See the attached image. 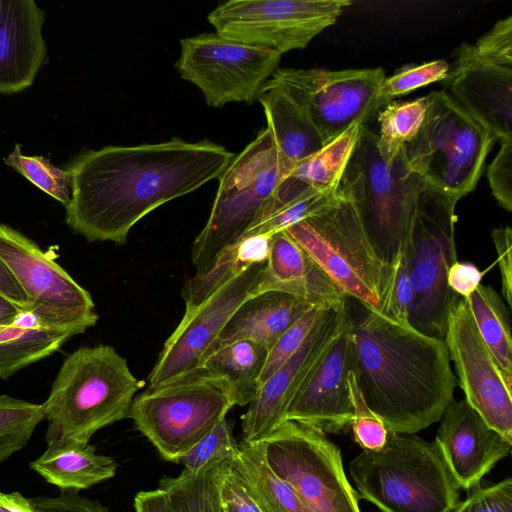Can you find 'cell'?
Instances as JSON below:
<instances>
[{
    "label": "cell",
    "mask_w": 512,
    "mask_h": 512,
    "mask_svg": "<svg viewBox=\"0 0 512 512\" xmlns=\"http://www.w3.org/2000/svg\"><path fill=\"white\" fill-rule=\"evenodd\" d=\"M234 154L202 140L88 150L68 165L66 224L89 242L123 245L131 228L159 206L219 178Z\"/></svg>",
    "instance_id": "cell-1"
},
{
    "label": "cell",
    "mask_w": 512,
    "mask_h": 512,
    "mask_svg": "<svg viewBox=\"0 0 512 512\" xmlns=\"http://www.w3.org/2000/svg\"><path fill=\"white\" fill-rule=\"evenodd\" d=\"M364 308L350 328L357 386L389 432L416 434L454 401L457 378L446 344Z\"/></svg>",
    "instance_id": "cell-2"
},
{
    "label": "cell",
    "mask_w": 512,
    "mask_h": 512,
    "mask_svg": "<svg viewBox=\"0 0 512 512\" xmlns=\"http://www.w3.org/2000/svg\"><path fill=\"white\" fill-rule=\"evenodd\" d=\"M144 386L109 345L84 346L63 361L42 403L47 447L88 443L98 430L129 417Z\"/></svg>",
    "instance_id": "cell-3"
},
{
    "label": "cell",
    "mask_w": 512,
    "mask_h": 512,
    "mask_svg": "<svg viewBox=\"0 0 512 512\" xmlns=\"http://www.w3.org/2000/svg\"><path fill=\"white\" fill-rule=\"evenodd\" d=\"M425 185L409 168L403 148L387 162L379 152L378 135L361 126L337 192L353 204L368 240L386 265L395 263L405 249Z\"/></svg>",
    "instance_id": "cell-4"
},
{
    "label": "cell",
    "mask_w": 512,
    "mask_h": 512,
    "mask_svg": "<svg viewBox=\"0 0 512 512\" xmlns=\"http://www.w3.org/2000/svg\"><path fill=\"white\" fill-rule=\"evenodd\" d=\"M360 497L382 512H452L459 487L434 442L388 433L379 450H363L349 464Z\"/></svg>",
    "instance_id": "cell-5"
},
{
    "label": "cell",
    "mask_w": 512,
    "mask_h": 512,
    "mask_svg": "<svg viewBox=\"0 0 512 512\" xmlns=\"http://www.w3.org/2000/svg\"><path fill=\"white\" fill-rule=\"evenodd\" d=\"M295 163L261 130L219 176L208 220L192 245L195 275L205 273L221 252L239 241Z\"/></svg>",
    "instance_id": "cell-6"
},
{
    "label": "cell",
    "mask_w": 512,
    "mask_h": 512,
    "mask_svg": "<svg viewBox=\"0 0 512 512\" xmlns=\"http://www.w3.org/2000/svg\"><path fill=\"white\" fill-rule=\"evenodd\" d=\"M235 405L238 393L228 378L199 370L145 389L134 397L129 417L163 459L178 463Z\"/></svg>",
    "instance_id": "cell-7"
},
{
    "label": "cell",
    "mask_w": 512,
    "mask_h": 512,
    "mask_svg": "<svg viewBox=\"0 0 512 512\" xmlns=\"http://www.w3.org/2000/svg\"><path fill=\"white\" fill-rule=\"evenodd\" d=\"M431 95L424 123L403 153L425 183L460 200L475 189L496 139L445 90Z\"/></svg>",
    "instance_id": "cell-8"
},
{
    "label": "cell",
    "mask_w": 512,
    "mask_h": 512,
    "mask_svg": "<svg viewBox=\"0 0 512 512\" xmlns=\"http://www.w3.org/2000/svg\"><path fill=\"white\" fill-rule=\"evenodd\" d=\"M285 231L346 297L379 312L391 265L376 254L353 204L339 200Z\"/></svg>",
    "instance_id": "cell-9"
},
{
    "label": "cell",
    "mask_w": 512,
    "mask_h": 512,
    "mask_svg": "<svg viewBox=\"0 0 512 512\" xmlns=\"http://www.w3.org/2000/svg\"><path fill=\"white\" fill-rule=\"evenodd\" d=\"M458 198L428 185L421 191L404 252L414 289L409 324L444 339L450 308L458 295L447 285L457 260L455 214Z\"/></svg>",
    "instance_id": "cell-10"
},
{
    "label": "cell",
    "mask_w": 512,
    "mask_h": 512,
    "mask_svg": "<svg viewBox=\"0 0 512 512\" xmlns=\"http://www.w3.org/2000/svg\"><path fill=\"white\" fill-rule=\"evenodd\" d=\"M262 442L269 466L293 487L305 512H361L340 450L324 432L287 420Z\"/></svg>",
    "instance_id": "cell-11"
},
{
    "label": "cell",
    "mask_w": 512,
    "mask_h": 512,
    "mask_svg": "<svg viewBox=\"0 0 512 512\" xmlns=\"http://www.w3.org/2000/svg\"><path fill=\"white\" fill-rule=\"evenodd\" d=\"M381 67L328 70L278 69L268 83L286 92L308 115L328 144L354 123L366 125L383 108Z\"/></svg>",
    "instance_id": "cell-12"
},
{
    "label": "cell",
    "mask_w": 512,
    "mask_h": 512,
    "mask_svg": "<svg viewBox=\"0 0 512 512\" xmlns=\"http://www.w3.org/2000/svg\"><path fill=\"white\" fill-rule=\"evenodd\" d=\"M349 0H230L208 16L216 34L281 54L304 49L335 24Z\"/></svg>",
    "instance_id": "cell-13"
},
{
    "label": "cell",
    "mask_w": 512,
    "mask_h": 512,
    "mask_svg": "<svg viewBox=\"0 0 512 512\" xmlns=\"http://www.w3.org/2000/svg\"><path fill=\"white\" fill-rule=\"evenodd\" d=\"M175 64L179 75L197 86L206 103L222 107L230 102L253 104L279 69L282 54L203 33L180 39Z\"/></svg>",
    "instance_id": "cell-14"
},
{
    "label": "cell",
    "mask_w": 512,
    "mask_h": 512,
    "mask_svg": "<svg viewBox=\"0 0 512 512\" xmlns=\"http://www.w3.org/2000/svg\"><path fill=\"white\" fill-rule=\"evenodd\" d=\"M0 259L44 328L81 334L96 324L90 293L34 241L4 224H0Z\"/></svg>",
    "instance_id": "cell-15"
},
{
    "label": "cell",
    "mask_w": 512,
    "mask_h": 512,
    "mask_svg": "<svg viewBox=\"0 0 512 512\" xmlns=\"http://www.w3.org/2000/svg\"><path fill=\"white\" fill-rule=\"evenodd\" d=\"M443 340L464 400L489 427L512 442V373L497 364L463 298L457 296L450 308Z\"/></svg>",
    "instance_id": "cell-16"
},
{
    "label": "cell",
    "mask_w": 512,
    "mask_h": 512,
    "mask_svg": "<svg viewBox=\"0 0 512 512\" xmlns=\"http://www.w3.org/2000/svg\"><path fill=\"white\" fill-rule=\"evenodd\" d=\"M265 264H256L240 272L198 307L184 313L148 376V387L160 386L201 370L210 348L232 315L255 295Z\"/></svg>",
    "instance_id": "cell-17"
},
{
    "label": "cell",
    "mask_w": 512,
    "mask_h": 512,
    "mask_svg": "<svg viewBox=\"0 0 512 512\" xmlns=\"http://www.w3.org/2000/svg\"><path fill=\"white\" fill-rule=\"evenodd\" d=\"M351 316L347 303L331 308L299 350L258 387L243 416V442H262L286 421L287 410L299 388Z\"/></svg>",
    "instance_id": "cell-18"
},
{
    "label": "cell",
    "mask_w": 512,
    "mask_h": 512,
    "mask_svg": "<svg viewBox=\"0 0 512 512\" xmlns=\"http://www.w3.org/2000/svg\"><path fill=\"white\" fill-rule=\"evenodd\" d=\"M353 321L351 316L301 385L287 410L286 421L303 423L325 434L346 433L351 429L353 407L347 375L352 370Z\"/></svg>",
    "instance_id": "cell-19"
},
{
    "label": "cell",
    "mask_w": 512,
    "mask_h": 512,
    "mask_svg": "<svg viewBox=\"0 0 512 512\" xmlns=\"http://www.w3.org/2000/svg\"><path fill=\"white\" fill-rule=\"evenodd\" d=\"M435 442L458 487L470 491L510 454L512 442L489 427L465 401H453L441 417Z\"/></svg>",
    "instance_id": "cell-20"
},
{
    "label": "cell",
    "mask_w": 512,
    "mask_h": 512,
    "mask_svg": "<svg viewBox=\"0 0 512 512\" xmlns=\"http://www.w3.org/2000/svg\"><path fill=\"white\" fill-rule=\"evenodd\" d=\"M441 82L496 140L512 138V65L454 57Z\"/></svg>",
    "instance_id": "cell-21"
},
{
    "label": "cell",
    "mask_w": 512,
    "mask_h": 512,
    "mask_svg": "<svg viewBox=\"0 0 512 512\" xmlns=\"http://www.w3.org/2000/svg\"><path fill=\"white\" fill-rule=\"evenodd\" d=\"M45 15L33 0H0V93L27 89L47 60Z\"/></svg>",
    "instance_id": "cell-22"
},
{
    "label": "cell",
    "mask_w": 512,
    "mask_h": 512,
    "mask_svg": "<svg viewBox=\"0 0 512 512\" xmlns=\"http://www.w3.org/2000/svg\"><path fill=\"white\" fill-rule=\"evenodd\" d=\"M266 291L288 293L327 308H340L347 303V297L285 231L271 237L269 256L255 295Z\"/></svg>",
    "instance_id": "cell-23"
},
{
    "label": "cell",
    "mask_w": 512,
    "mask_h": 512,
    "mask_svg": "<svg viewBox=\"0 0 512 512\" xmlns=\"http://www.w3.org/2000/svg\"><path fill=\"white\" fill-rule=\"evenodd\" d=\"M313 306L316 305L284 292L256 294L232 315L208 354L238 340L258 343L269 351L278 338Z\"/></svg>",
    "instance_id": "cell-24"
},
{
    "label": "cell",
    "mask_w": 512,
    "mask_h": 512,
    "mask_svg": "<svg viewBox=\"0 0 512 512\" xmlns=\"http://www.w3.org/2000/svg\"><path fill=\"white\" fill-rule=\"evenodd\" d=\"M362 124L354 123L320 150L295 163L293 169L266 201L252 226L310 188L336 187L360 137Z\"/></svg>",
    "instance_id": "cell-25"
},
{
    "label": "cell",
    "mask_w": 512,
    "mask_h": 512,
    "mask_svg": "<svg viewBox=\"0 0 512 512\" xmlns=\"http://www.w3.org/2000/svg\"><path fill=\"white\" fill-rule=\"evenodd\" d=\"M30 467L62 492H79L114 477L117 463L88 442L47 447Z\"/></svg>",
    "instance_id": "cell-26"
},
{
    "label": "cell",
    "mask_w": 512,
    "mask_h": 512,
    "mask_svg": "<svg viewBox=\"0 0 512 512\" xmlns=\"http://www.w3.org/2000/svg\"><path fill=\"white\" fill-rule=\"evenodd\" d=\"M258 101L277 148L290 161L296 163L325 145L306 112L279 87L267 82Z\"/></svg>",
    "instance_id": "cell-27"
},
{
    "label": "cell",
    "mask_w": 512,
    "mask_h": 512,
    "mask_svg": "<svg viewBox=\"0 0 512 512\" xmlns=\"http://www.w3.org/2000/svg\"><path fill=\"white\" fill-rule=\"evenodd\" d=\"M271 237L253 235L241 238L224 249L205 273L188 279L182 289L185 312L198 307L219 287L240 272L250 266L266 262Z\"/></svg>",
    "instance_id": "cell-28"
},
{
    "label": "cell",
    "mask_w": 512,
    "mask_h": 512,
    "mask_svg": "<svg viewBox=\"0 0 512 512\" xmlns=\"http://www.w3.org/2000/svg\"><path fill=\"white\" fill-rule=\"evenodd\" d=\"M231 462L262 512H305L293 487L269 466L263 442L241 441Z\"/></svg>",
    "instance_id": "cell-29"
},
{
    "label": "cell",
    "mask_w": 512,
    "mask_h": 512,
    "mask_svg": "<svg viewBox=\"0 0 512 512\" xmlns=\"http://www.w3.org/2000/svg\"><path fill=\"white\" fill-rule=\"evenodd\" d=\"M78 333L71 329H28L0 325V378L7 380L19 370L56 352Z\"/></svg>",
    "instance_id": "cell-30"
},
{
    "label": "cell",
    "mask_w": 512,
    "mask_h": 512,
    "mask_svg": "<svg viewBox=\"0 0 512 512\" xmlns=\"http://www.w3.org/2000/svg\"><path fill=\"white\" fill-rule=\"evenodd\" d=\"M267 354L268 349L258 343L238 340L208 354L201 370L228 378L237 390L239 406H244L257 392Z\"/></svg>",
    "instance_id": "cell-31"
},
{
    "label": "cell",
    "mask_w": 512,
    "mask_h": 512,
    "mask_svg": "<svg viewBox=\"0 0 512 512\" xmlns=\"http://www.w3.org/2000/svg\"><path fill=\"white\" fill-rule=\"evenodd\" d=\"M464 300L497 364L503 371L512 373L511 319L503 299L492 287L480 284Z\"/></svg>",
    "instance_id": "cell-32"
},
{
    "label": "cell",
    "mask_w": 512,
    "mask_h": 512,
    "mask_svg": "<svg viewBox=\"0 0 512 512\" xmlns=\"http://www.w3.org/2000/svg\"><path fill=\"white\" fill-rule=\"evenodd\" d=\"M227 461L210 464L195 474L182 471L176 477H164L158 487L166 492L174 512H221L219 485Z\"/></svg>",
    "instance_id": "cell-33"
},
{
    "label": "cell",
    "mask_w": 512,
    "mask_h": 512,
    "mask_svg": "<svg viewBox=\"0 0 512 512\" xmlns=\"http://www.w3.org/2000/svg\"><path fill=\"white\" fill-rule=\"evenodd\" d=\"M432 95L412 101L390 102L377 114L380 126L378 149L383 158L390 162L420 131Z\"/></svg>",
    "instance_id": "cell-34"
},
{
    "label": "cell",
    "mask_w": 512,
    "mask_h": 512,
    "mask_svg": "<svg viewBox=\"0 0 512 512\" xmlns=\"http://www.w3.org/2000/svg\"><path fill=\"white\" fill-rule=\"evenodd\" d=\"M43 420L41 404L0 394V462L22 449Z\"/></svg>",
    "instance_id": "cell-35"
},
{
    "label": "cell",
    "mask_w": 512,
    "mask_h": 512,
    "mask_svg": "<svg viewBox=\"0 0 512 512\" xmlns=\"http://www.w3.org/2000/svg\"><path fill=\"white\" fill-rule=\"evenodd\" d=\"M340 198L337 186L328 189L310 188L287 203L262 222L250 227L242 236H272L326 209Z\"/></svg>",
    "instance_id": "cell-36"
},
{
    "label": "cell",
    "mask_w": 512,
    "mask_h": 512,
    "mask_svg": "<svg viewBox=\"0 0 512 512\" xmlns=\"http://www.w3.org/2000/svg\"><path fill=\"white\" fill-rule=\"evenodd\" d=\"M4 162L65 208L68 206L71 199V177L67 169L54 166L43 156L22 154L19 144L15 145Z\"/></svg>",
    "instance_id": "cell-37"
},
{
    "label": "cell",
    "mask_w": 512,
    "mask_h": 512,
    "mask_svg": "<svg viewBox=\"0 0 512 512\" xmlns=\"http://www.w3.org/2000/svg\"><path fill=\"white\" fill-rule=\"evenodd\" d=\"M331 308L313 306L298 318L268 351L258 387L294 355Z\"/></svg>",
    "instance_id": "cell-38"
},
{
    "label": "cell",
    "mask_w": 512,
    "mask_h": 512,
    "mask_svg": "<svg viewBox=\"0 0 512 512\" xmlns=\"http://www.w3.org/2000/svg\"><path fill=\"white\" fill-rule=\"evenodd\" d=\"M237 453L238 444L233 437L232 425L225 418L184 454L178 463L184 466L183 471L195 474L210 464L233 460Z\"/></svg>",
    "instance_id": "cell-39"
},
{
    "label": "cell",
    "mask_w": 512,
    "mask_h": 512,
    "mask_svg": "<svg viewBox=\"0 0 512 512\" xmlns=\"http://www.w3.org/2000/svg\"><path fill=\"white\" fill-rule=\"evenodd\" d=\"M450 68L444 59L421 64H409L386 77L379 90V101L386 106L394 98L410 93L431 83L442 81Z\"/></svg>",
    "instance_id": "cell-40"
},
{
    "label": "cell",
    "mask_w": 512,
    "mask_h": 512,
    "mask_svg": "<svg viewBox=\"0 0 512 512\" xmlns=\"http://www.w3.org/2000/svg\"><path fill=\"white\" fill-rule=\"evenodd\" d=\"M414 289L405 252L391 265L387 287L382 295L379 314L402 325H410Z\"/></svg>",
    "instance_id": "cell-41"
},
{
    "label": "cell",
    "mask_w": 512,
    "mask_h": 512,
    "mask_svg": "<svg viewBox=\"0 0 512 512\" xmlns=\"http://www.w3.org/2000/svg\"><path fill=\"white\" fill-rule=\"evenodd\" d=\"M453 56L512 65V16L499 20L475 43H462Z\"/></svg>",
    "instance_id": "cell-42"
},
{
    "label": "cell",
    "mask_w": 512,
    "mask_h": 512,
    "mask_svg": "<svg viewBox=\"0 0 512 512\" xmlns=\"http://www.w3.org/2000/svg\"><path fill=\"white\" fill-rule=\"evenodd\" d=\"M347 383L353 407L351 429L354 440L363 450H379L385 445L389 431L383 422L366 406L353 371L348 373Z\"/></svg>",
    "instance_id": "cell-43"
},
{
    "label": "cell",
    "mask_w": 512,
    "mask_h": 512,
    "mask_svg": "<svg viewBox=\"0 0 512 512\" xmlns=\"http://www.w3.org/2000/svg\"><path fill=\"white\" fill-rule=\"evenodd\" d=\"M452 512H512V480L482 487L478 485Z\"/></svg>",
    "instance_id": "cell-44"
},
{
    "label": "cell",
    "mask_w": 512,
    "mask_h": 512,
    "mask_svg": "<svg viewBox=\"0 0 512 512\" xmlns=\"http://www.w3.org/2000/svg\"><path fill=\"white\" fill-rule=\"evenodd\" d=\"M219 500L221 512H262L231 460L225 463L222 471Z\"/></svg>",
    "instance_id": "cell-45"
},
{
    "label": "cell",
    "mask_w": 512,
    "mask_h": 512,
    "mask_svg": "<svg viewBox=\"0 0 512 512\" xmlns=\"http://www.w3.org/2000/svg\"><path fill=\"white\" fill-rule=\"evenodd\" d=\"M487 177L493 196L508 212L512 211V138L500 141V149L488 166Z\"/></svg>",
    "instance_id": "cell-46"
},
{
    "label": "cell",
    "mask_w": 512,
    "mask_h": 512,
    "mask_svg": "<svg viewBox=\"0 0 512 512\" xmlns=\"http://www.w3.org/2000/svg\"><path fill=\"white\" fill-rule=\"evenodd\" d=\"M34 508L41 512H110L98 501H94L78 492H61L55 497L30 498Z\"/></svg>",
    "instance_id": "cell-47"
},
{
    "label": "cell",
    "mask_w": 512,
    "mask_h": 512,
    "mask_svg": "<svg viewBox=\"0 0 512 512\" xmlns=\"http://www.w3.org/2000/svg\"><path fill=\"white\" fill-rule=\"evenodd\" d=\"M501 274L502 294L512 307V230L510 226L495 228L491 233Z\"/></svg>",
    "instance_id": "cell-48"
},
{
    "label": "cell",
    "mask_w": 512,
    "mask_h": 512,
    "mask_svg": "<svg viewBox=\"0 0 512 512\" xmlns=\"http://www.w3.org/2000/svg\"><path fill=\"white\" fill-rule=\"evenodd\" d=\"M483 275L475 264L456 260L447 272V285L454 294L467 299L481 284Z\"/></svg>",
    "instance_id": "cell-49"
},
{
    "label": "cell",
    "mask_w": 512,
    "mask_h": 512,
    "mask_svg": "<svg viewBox=\"0 0 512 512\" xmlns=\"http://www.w3.org/2000/svg\"><path fill=\"white\" fill-rule=\"evenodd\" d=\"M135 512H174L164 490L156 488L138 492L134 498Z\"/></svg>",
    "instance_id": "cell-50"
},
{
    "label": "cell",
    "mask_w": 512,
    "mask_h": 512,
    "mask_svg": "<svg viewBox=\"0 0 512 512\" xmlns=\"http://www.w3.org/2000/svg\"><path fill=\"white\" fill-rule=\"evenodd\" d=\"M0 295L8 299L22 311H30L26 295L12 276L8 267L0 259Z\"/></svg>",
    "instance_id": "cell-51"
},
{
    "label": "cell",
    "mask_w": 512,
    "mask_h": 512,
    "mask_svg": "<svg viewBox=\"0 0 512 512\" xmlns=\"http://www.w3.org/2000/svg\"><path fill=\"white\" fill-rule=\"evenodd\" d=\"M0 512H41L33 507L30 498L19 492H0Z\"/></svg>",
    "instance_id": "cell-52"
},
{
    "label": "cell",
    "mask_w": 512,
    "mask_h": 512,
    "mask_svg": "<svg viewBox=\"0 0 512 512\" xmlns=\"http://www.w3.org/2000/svg\"><path fill=\"white\" fill-rule=\"evenodd\" d=\"M20 311L22 310L0 295V325L12 324Z\"/></svg>",
    "instance_id": "cell-53"
}]
</instances>
